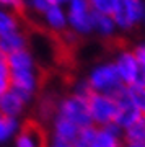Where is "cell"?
<instances>
[{"instance_id":"cell-19","label":"cell","mask_w":145,"mask_h":147,"mask_svg":"<svg viewBox=\"0 0 145 147\" xmlns=\"http://www.w3.org/2000/svg\"><path fill=\"white\" fill-rule=\"evenodd\" d=\"M93 13H101V15H111L116 11L119 0H88Z\"/></svg>"},{"instance_id":"cell-26","label":"cell","mask_w":145,"mask_h":147,"mask_svg":"<svg viewBox=\"0 0 145 147\" xmlns=\"http://www.w3.org/2000/svg\"><path fill=\"white\" fill-rule=\"evenodd\" d=\"M132 87H144L145 88V62L144 61H139V69H137V75H135Z\"/></svg>"},{"instance_id":"cell-15","label":"cell","mask_w":145,"mask_h":147,"mask_svg":"<svg viewBox=\"0 0 145 147\" xmlns=\"http://www.w3.org/2000/svg\"><path fill=\"white\" fill-rule=\"evenodd\" d=\"M93 33L103 39H111L116 36L117 26L114 23L111 15H101V13H93Z\"/></svg>"},{"instance_id":"cell-22","label":"cell","mask_w":145,"mask_h":147,"mask_svg":"<svg viewBox=\"0 0 145 147\" xmlns=\"http://www.w3.org/2000/svg\"><path fill=\"white\" fill-rule=\"evenodd\" d=\"M51 5L52 0H25V10L33 11L38 16H41Z\"/></svg>"},{"instance_id":"cell-4","label":"cell","mask_w":145,"mask_h":147,"mask_svg":"<svg viewBox=\"0 0 145 147\" xmlns=\"http://www.w3.org/2000/svg\"><path fill=\"white\" fill-rule=\"evenodd\" d=\"M68 30L78 38L93 34V10L88 0H70L65 5Z\"/></svg>"},{"instance_id":"cell-17","label":"cell","mask_w":145,"mask_h":147,"mask_svg":"<svg viewBox=\"0 0 145 147\" xmlns=\"http://www.w3.org/2000/svg\"><path fill=\"white\" fill-rule=\"evenodd\" d=\"M16 30H21V18L20 13L0 7V38L13 33Z\"/></svg>"},{"instance_id":"cell-2","label":"cell","mask_w":145,"mask_h":147,"mask_svg":"<svg viewBox=\"0 0 145 147\" xmlns=\"http://www.w3.org/2000/svg\"><path fill=\"white\" fill-rule=\"evenodd\" d=\"M87 82L93 93H103L111 95V96H114L124 87L113 61H104V62L93 65L87 75Z\"/></svg>"},{"instance_id":"cell-12","label":"cell","mask_w":145,"mask_h":147,"mask_svg":"<svg viewBox=\"0 0 145 147\" xmlns=\"http://www.w3.org/2000/svg\"><path fill=\"white\" fill-rule=\"evenodd\" d=\"M90 147H124L122 129L117 127L114 123L103 127H96Z\"/></svg>"},{"instance_id":"cell-18","label":"cell","mask_w":145,"mask_h":147,"mask_svg":"<svg viewBox=\"0 0 145 147\" xmlns=\"http://www.w3.org/2000/svg\"><path fill=\"white\" fill-rule=\"evenodd\" d=\"M21 127L20 119L15 118H7V116L0 115V144H7L15 139Z\"/></svg>"},{"instance_id":"cell-23","label":"cell","mask_w":145,"mask_h":147,"mask_svg":"<svg viewBox=\"0 0 145 147\" xmlns=\"http://www.w3.org/2000/svg\"><path fill=\"white\" fill-rule=\"evenodd\" d=\"M95 131H96V126H88V127L80 129L77 141H75V146L77 147H90L91 146V141H93V137H95Z\"/></svg>"},{"instance_id":"cell-8","label":"cell","mask_w":145,"mask_h":147,"mask_svg":"<svg viewBox=\"0 0 145 147\" xmlns=\"http://www.w3.org/2000/svg\"><path fill=\"white\" fill-rule=\"evenodd\" d=\"M114 98L117 101V116H116L114 124L124 131L126 127H129L134 121H137V118L140 116V111L135 108L132 100H130L127 87H122L117 93L114 95Z\"/></svg>"},{"instance_id":"cell-11","label":"cell","mask_w":145,"mask_h":147,"mask_svg":"<svg viewBox=\"0 0 145 147\" xmlns=\"http://www.w3.org/2000/svg\"><path fill=\"white\" fill-rule=\"evenodd\" d=\"M80 132V127L75 126L73 123H70L68 119L62 118V116H52L51 123V139L60 142H67V144H75Z\"/></svg>"},{"instance_id":"cell-20","label":"cell","mask_w":145,"mask_h":147,"mask_svg":"<svg viewBox=\"0 0 145 147\" xmlns=\"http://www.w3.org/2000/svg\"><path fill=\"white\" fill-rule=\"evenodd\" d=\"M127 88L134 106L140 111V115H145V88L144 87H127Z\"/></svg>"},{"instance_id":"cell-10","label":"cell","mask_w":145,"mask_h":147,"mask_svg":"<svg viewBox=\"0 0 145 147\" xmlns=\"http://www.w3.org/2000/svg\"><path fill=\"white\" fill-rule=\"evenodd\" d=\"M42 25L54 34H64L68 30V21H67V11L65 7L54 5L52 3L44 13L41 15Z\"/></svg>"},{"instance_id":"cell-1","label":"cell","mask_w":145,"mask_h":147,"mask_svg":"<svg viewBox=\"0 0 145 147\" xmlns=\"http://www.w3.org/2000/svg\"><path fill=\"white\" fill-rule=\"evenodd\" d=\"M7 65L10 70V88L15 90L30 105L39 90V70L34 54L30 49L7 56Z\"/></svg>"},{"instance_id":"cell-9","label":"cell","mask_w":145,"mask_h":147,"mask_svg":"<svg viewBox=\"0 0 145 147\" xmlns=\"http://www.w3.org/2000/svg\"><path fill=\"white\" fill-rule=\"evenodd\" d=\"M15 147H47L46 132L36 123H25L21 124L18 134L13 139Z\"/></svg>"},{"instance_id":"cell-3","label":"cell","mask_w":145,"mask_h":147,"mask_svg":"<svg viewBox=\"0 0 145 147\" xmlns=\"http://www.w3.org/2000/svg\"><path fill=\"white\" fill-rule=\"evenodd\" d=\"M56 115L68 119L80 129L93 126L88 110V98H83V96H78V95L68 93L65 96H62L60 100H57Z\"/></svg>"},{"instance_id":"cell-14","label":"cell","mask_w":145,"mask_h":147,"mask_svg":"<svg viewBox=\"0 0 145 147\" xmlns=\"http://www.w3.org/2000/svg\"><path fill=\"white\" fill-rule=\"evenodd\" d=\"M28 46H30V36L26 34L23 28L0 38V49H2L3 57L20 53V51H25V49H28Z\"/></svg>"},{"instance_id":"cell-13","label":"cell","mask_w":145,"mask_h":147,"mask_svg":"<svg viewBox=\"0 0 145 147\" xmlns=\"http://www.w3.org/2000/svg\"><path fill=\"white\" fill-rule=\"evenodd\" d=\"M28 103H26L15 90H8L2 98H0V115L7 116V118H15L20 119L25 115V110Z\"/></svg>"},{"instance_id":"cell-27","label":"cell","mask_w":145,"mask_h":147,"mask_svg":"<svg viewBox=\"0 0 145 147\" xmlns=\"http://www.w3.org/2000/svg\"><path fill=\"white\" fill-rule=\"evenodd\" d=\"M132 51L135 53V56H137L139 61H144V62H145V41L135 44V46L132 47Z\"/></svg>"},{"instance_id":"cell-5","label":"cell","mask_w":145,"mask_h":147,"mask_svg":"<svg viewBox=\"0 0 145 147\" xmlns=\"http://www.w3.org/2000/svg\"><path fill=\"white\" fill-rule=\"evenodd\" d=\"M117 31H132L145 23V0H119L113 13Z\"/></svg>"},{"instance_id":"cell-21","label":"cell","mask_w":145,"mask_h":147,"mask_svg":"<svg viewBox=\"0 0 145 147\" xmlns=\"http://www.w3.org/2000/svg\"><path fill=\"white\" fill-rule=\"evenodd\" d=\"M10 90V70L7 65V59L0 56V98Z\"/></svg>"},{"instance_id":"cell-7","label":"cell","mask_w":145,"mask_h":147,"mask_svg":"<svg viewBox=\"0 0 145 147\" xmlns=\"http://www.w3.org/2000/svg\"><path fill=\"white\" fill-rule=\"evenodd\" d=\"M113 64L124 87H132L139 69V59L132 49H121L114 56Z\"/></svg>"},{"instance_id":"cell-30","label":"cell","mask_w":145,"mask_h":147,"mask_svg":"<svg viewBox=\"0 0 145 147\" xmlns=\"http://www.w3.org/2000/svg\"><path fill=\"white\" fill-rule=\"evenodd\" d=\"M124 147H145V144H124Z\"/></svg>"},{"instance_id":"cell-28","label":"cell","mask_w":145,"mask_h":147,"mask_svg":"<svg viewBox=\"0 0 145 147\" xmlns=\"http://www.w3.org/2000/svg\"><path fill=\"white\" fill-rule=\"evenodd\" d=\"M47 147H77V146L75 144H67V142H60V141L51 139V141L47 142Z\"/></svg>"},{"instance_id":"cell-25","label":"cell","mask_w":145,"mask_h":147,"mask_svg":"<svg viewBox=\"0 0 145 147\" xmlns=\"http://www.w3.org/2000/svg\"><path fill=\"white\" fill-rule=\"evenodd\" d=\"M0 7L21 13V11H25V0H0Z\"/></svg>"},{"instance_id":"cell-29","label":"cell","mask_w":145,"mask_h":147,"mask_svg":"<svg viewBox=\"0 0 145 147\" xmlns=\"http://www.w3.org/2000/svg\"><path fill=\"white\" fill-rule=\"evenodd\" d=\"M68 2H70V0H52V3H54V5H60V7H65Z\"/></svg>"},{"instance_id":"cell-24","label":"cell","mask_w":145,"mask_h":147,"mask_svg":"<svg viewBox=\"0 0 145 147\" xmlns=\"http://www.w3.org/2000/svg\"><path fill=\"white\" fill-rule=\"evenodd\" d=\"M72 93L73 95H78V96H83V98H88L93 92H91V88H90L87 79H80V80H77V82L73 84Z\"/></svg>"},{"instance_id":"cell-6","label":"cell","mask_w":145,"mask_h":147,"mask_svg":"<svg viewBox=\"0 0 145 147\" xmlns=\"http://www.w3.org/2000/svg\"><path fill=\"white\" fill-rule=\"evenodd\" d=\"M88 110L93 126L103 127L113 124L117 116V101L111 95L91 93L88 96Z\"/></svg>"},{"instance_id":"cell-31","label":"cell","mask_w":145,"mask_h":147,"mask_svg":"<svg viewBox=\"0 0 145 147\" xmlns=\"http://www.w3.org/2000/svg\"><path fill=\"white\" fill-rule=\"evenodd\" d=\"M0 56H2V49H0Z\"/></svg>"},{"instance_id":"cell-16","label":"cell","mask_w":145,"mask_h":147,"mask_svg":"<svg viewBox=\"0 0 145 147\" xmlns=\"http://www.w3.org/2000/svg\"><path fill=\"white\" fill-rule=\"evenodd\" d=\"M124 144H145V115H140L129 127L122 131Z\"/></svg>"}]
</instances>
